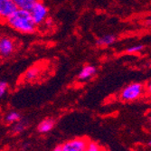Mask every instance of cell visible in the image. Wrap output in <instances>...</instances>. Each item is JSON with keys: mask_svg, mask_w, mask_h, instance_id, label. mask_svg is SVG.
Returning <instances> with one entry per match:
<instances>
[{"mask_svg": "<svg viewBox=\"0 0 151 151\" xmlns=\"http://www.w3.org/2000/svg\"><path fill=\"white\" fill-rule=\"evenodd\" d=\"M6 23L13 30L24 35L34 34L37 28L30 12L22 9H17L8 17Z\"/></svg>", "mask_w": 151, "mask_h": 151, "instance_id": "obj_1", "label": "cell"}, {"mask_svg": "<svg viewBox=\"0 0 151 151\" xmlns=\"http://www.w3.org/2000/svg\"><path fill=\"white\" fill-rule=\"evenodd\" d=\"M144 93V85L140 82H132L127 85L120 92L119 97L121 101L131 102L139 100Z\"/></svg>", "mask_w": 151, "mask_h": 151, "instance_id": "obj_2", "label": "cell"}, {"mask_svg": "<svg viewBox=\"0 0 151 151\" xmlns=\"http://www.w3.org/2000/svg\"><path fill=\"white\" fill-rule=\"evenodd\" d=\"M29 12L36 26L42 25L47 21L49 14L48 7L44 2L40 1V0L32 7V9Z\"/></svg>", "mask_w": 151, "mask_h": 151, "instance_id": "obj_3", "label": "cell"}, {"mask_svg": "<svg viewBox=\"0 0 151 151\" xmlns=\"http://www.w3.org/2000/svg\"><path fill=\"white\" fill-rule=\"evenodd\" d=\"M17 50V42L9 36L0 37V57L8 58Z\"/></svg>", "mask_w": 151, "mask_h": 151, "instance_id": "obj_4", "label": "cell"}, {"mask_svg": "<svg viewBox=\"0 0 151 151\" xmlns=\"http://www.w3.org/2000/svg\"><path fill=\"white\" fill-rule=\"evenodd\" d=\"M88 141L86 138H75L60 146L62 151H86Z\"/></svg>", "mask_w": 151, "mask_h": 151, "instance_id": "obj_5", "label": "cell"}, {"mask_svg": "<svg viewBox=\"0 0 151 151\" xmlns=\"http://www.w3.org/2000/svg\"><path fill=\"white\" fill-rule=\"evenodd\" d=\"M17 9L13 0H0V22H6Z\"/></svg>", "mask_w": 151, "mask_h": 151, "instance_id": "obj_6", "label": "cell"}, {"mask_svg": "<svg viewBox=\"0 0 151 151\" xmlns=\"http://www.w3.org/2000/svg\"><path fill=\"white\" fill-rule=\"evenodd\" d=\"M96 68L92 65H85L82 67V69L81 70V72L78 74V80L79 81H87L90 80L91 78H92L95 74H96Z\"/></svg>", "mask_w": 151, "mask_h": 151, "instance_id": "obj_7", "label": "cell"}, {"mask_svg": "<svg viewBox=\"0 0 151 151\" xmlns=\"http://www.w3.org/2000/svg\"><path fill=\"white\" fill-rule=\"evenodd\" d=\"M55 126V120L52 118H47L43 119L39 123V125L37 127V130L41 134H46L50 132Z\"/></svg>", "mask_w": 151, "mask_h": 151, "instance_id": "obj_8", "label": "cell"}, {"mask_svg": "<svg viewBox=\"0 0 151 151\" xmlns=\"http://www.w3.org/2000/svg\"><path fill=\"white\" fill-rule=\"evenodd\" d=\"M13 1L16 4L17 9L30 11L39 0H13Z\"/></svg>", "mask_w": 151, "mask_h": 151, "instance_id": "obj_9", "label": "cell"}, {"mask_svg": "<svg viewBox=\"0 0 151 151\" xmlns=\"http://www.w3.org/2000/svg\"><path fill=\"white\" fill-rule=\"evenodd\" d=\"M40 73H41V68L39 66H36V65L33 66L25 72V73L24 75V80L26 81H32L37 79Z\"/></svg>", "mask_w": 151, "mask_h": 151, "instance_id": "obj_10", "label": "cell"}, {"mask_svg": "<svg viewBox=\"0 0 151 151\" xmlns=\"http://www.w3.org/2000/svg\"><path fill=\"white\" fill-rule=\"evenodd\" d=\"M116 42V37L113 35H103L96 41V45L99 46H109L111 45Z\"/></svg>", "mask_w": 151, "mask_h": 151, "instance_id": "obj_11", "label": "cell"}, {"mask_svg": "<svg viewBox=\"0 0 151 151\" xmlns=\"http://www.w3.org/2000/svg\"><path fill=\"white\" fill-rule=\"evenodd\" d=\"M20 119H21V114L16 111L7 112L4 118V120L6 124H15V123H17Z\"/></svg>", "mask_w": 151, "mask_h": 151, "instance_id": "obj_12", "label": "cell"}, {"mask_svg": "<svg viewBox=\"0 0 151 151\" xmlns=\"http://www.w3.org/2000/svg\"><path fill=\"white\" fill-rule=\"evenodd\" d=\"M29 126V122L26 119H20L19 121H17V123H15L13 126L12 131L14 134H19L21 132H23L24 130H25Z\"/></svg>", "mask_w": 151, "mask_h": 151, "instance_id": "obj_13", "label": "cell"}, {"mask_svg": "<svg viewBox=\"0 0 151 151\" xmlns=\"http://www.w3.org/2000/svg\"><path fill=\"white\" fill-rule=\"evenodd\" d=\"M86 151H102V147L97 142L89 140L86 147Z\"/></svg>", "mask_w": 151, "mask_h": 151, "instance_id": "obj_14", "label": "cell"}, {"mask_svg": "<svg viewBox=\"0 0 151 151\" xmlns=\"http://www.w3.org/2000/svg\"><path fill=\"white\" fill-rule=\"evenodd\" d=\"M145 49V45H133V46H130L129 47L126 52L128 53H136V52H141Z\"/></svg>", "mask_w": 151, "mask_h": 151, "instance_id": "obj_15", "label": "cell"}, {"mask_svg": "<svg viewBox=\"0 0 151 151\" xmlns=\"http://www.w3.org/2000/svg\"><path fill=\"white\" fill-rule=\"evenodd\" d=\"M8 83L5 81H0V99L3 98L8 90Z\"/></svg>", "mask_w": 151, "mask_h": 151, "instance_id": "obj_16", "label": "cell"}, {"mask_svg": "<svg viewBox=\"0 0 151 151\" xmlns=\"http://www.w3.org/2000/svg\"><path fill=\"white\" fill-rule=\"evenodd\" d=\"M145 24H146L147 26H151V17H150V18H147V19L145 21Z\"/></svg>", "mask_w": 151, "mask_h": 151, "instance_id": "obj_17", "label": "cell"}, {"mask_svg": "<svg viewBox=\"0 0 151 151\" xmlns=\"http://www.w3.org/2000/svg\"><path fill=\"white\" fill-rule=\"evenodd\" d=\"M52 151H62V149H61V146H60V145L56 146L55 147H54V148L52 149Z\"/></svg>", "mask_w": 151, "mask_h": 151, "instance_id": "obj_18", "label": "cell"}, {"mask_svg": "<svg viewBox=\"0 0 151 151\" xmlns=\"http://www.w3.org/2000/svg\"><path fill=\"white\" fill-rule=\"evenodd\" d=\"M147 91H148V93L151 95V81L147 84Z\"/></svg>", "mask_w": 151, "mask_h": 151, "instance_id": "obj_19", "label": "cell"}, {"mask_svg": "<svg viewBox=\"0 0 151 151\" xmlns=\"http://www.w3.org/2000/svg\"><path fill=\"white\" fill-rule=\"evenodd\" d=\"M148 123H149V125L151 126V117H150V118H148Z\"/></svg>", "mask_w": 151, "mask_h": 151, "instance_id": "obj_20", "label": "cell"}, {"mask_svg": "<svg viewBox=\"0 0 151 151\" xmlns=\"http://www.w3.org/2000/svg\"><path fill=\"white\" fill-rule=\"evenodd\" d=\"M148 146H150V147H151V139L148 141Z\"/></svg>", "mask_w": 151, "mask_h": 151, "instance_id": "obj_21", "label": "cell"}, {"mask_svg": "<svg viewBox=\"0 0 151 151\" xmlns=\"http://www.w3.org/2000/svg\"><path fill=\"white\" fill-rule=\"evenodd\" d=\"M0 37H1V35H0Z\"/></svg>", "mask_w": 151, "mask_h": 151, "instance_id": "obj_22", "label": "cell"}]
</instances>
